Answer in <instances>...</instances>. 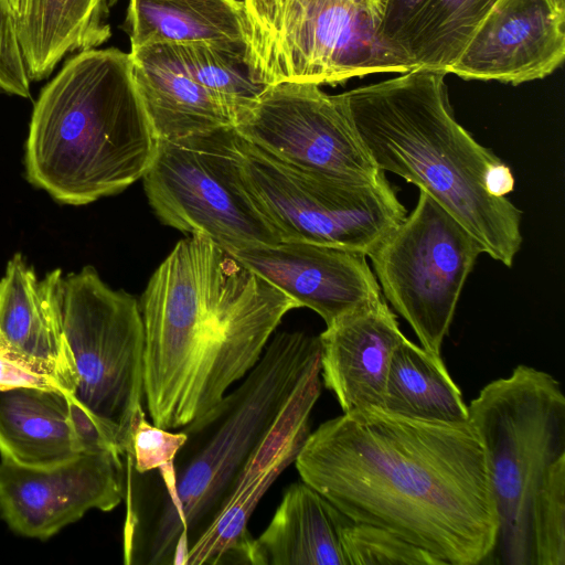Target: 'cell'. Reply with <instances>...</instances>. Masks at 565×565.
Instances as JSON below:
<instances>
[{"label":"cell","mask_w":565,"mask_h":565,"mask_svg":"<svg viewBox=\"0 0 565 565\" xmlns=\"http://www.w3.org/2000/svg\"><path fill=\"white\" fill-rule=\"evenodd\" d=\"M446 74L413 70L340 94L370 158L429 194L479 243L511 267L522 245V211L489 193L501 161L455 118Z\"/></svg>","instance_id":"277c9868"},{"label":"cell","mask_w":565,"mask_h":565,"mask_svg":"<svg viewBox=\"0 0 565 565\" xmlns=\"http://www.w3.org/2000/svg\"><path fill=\"white\" fill-rule=\"evenodd\" d=\"M320 339L281 331L242 383L181 429L174 484L161 492L125 489L126 565H184L216 519L249 457L298 390L320 373Z\"/></svg>","instance_id":"3957f363"},{"label":"cell","mask_w":565,"mask_h":565,"mask_svg":"<svg viewBox=\"0 0 565 565\" xmlns=\"http://www.w3.org/2000/svg\"><path fill=\"white\" fill-rule=\"evenodd\" d=\"M248 190L280 242H303L370 256L407 215L385 175L354 182L310 174L239 136Z\"/></svg>","instance_id":"30bf717a"},{"label":"cell","mask_w":565,"mask_h":565,"mask_svg":"<svg viewBox=\"0 0 565 565\" xmlns=\"http://www.w3.org/2000/svg\"><path fill=\"white\" fill-rule=\"evenodd\" d=\"M245 64L263 85L405 73L381 36L382 0H243Z\"/></svg>","instance_id":"52a82bcc"},{"label":"cell","mask_w":565,"mask_h":565,"mask_svg":"<svg viewBox=\"0 0 565 565\" xmlns=\"http://www.w3.org/2000/svg\"><path fill=\"white\" fill-rule=\"evenodd\" d=\"M143 402L153 425L180 429L214 407L300 308L210 238L177 243L140 298Z\"/></svg>","instance_id":"7a4b0ae2"},{"label":"cell","mask_w":565,"mask_h":565,"mask_svg":"<svg viewBox=\"0 0 565 565\" xmlns=\"http://www.w3.org/2000/svg\"><path fill=\"white\" fill-rule=\"evenodd\" d=\"M63 328L75 386L70 398L121 457L143 407L145 330L139 302L92 266L63 281Z\"/></svg>","instance_id":"ba28073f"},{"label":"cell","mask_w":565,"mask_h":565,"mask_svg":"<svg viewBox=\"0 0 565 565\" xmlns=\"http://www.w3.org/2000/svg\"><path fill=\"white\" fill-rule=\"evenodd\" d=\"M564 57V0H497L449 73L519 85L552 74Z\"/></svg>","instance_id":"9a60e30c"},{"label":"cell","mask_w":565,"mask_h":565,"mask_svg":"<svg viewBox=\"0 0 565 565\" xmlns=\"http://www.w3.org/2000/svg\"><path fill=\"white\" fill-rule=\"evenodd\" d=\"M185 440L186 434L181 428L171 431L150 424L142 407L136 415L130 444L122 455L124 465L138 473L157 470L173 462Z\"/></svg>","instance_id":"83f0119b"},{"label":"cell","mask_w":565,"mask_h":565,"mask_svg":"<svg viewBox=\"0 0 565 565\" xmlns=\"http://www.w3.org/2000/svg\"><path fill=\"white\" fill-rule=\"evenodd\" d=\"M383 408L440 423L469 422L468 406L441 358L405 338L391 359Z\"/></svg>","instance_id":"d4e9b609"},{"label":"cell","mask_w":565,"mask_h":565,"mask_svg":"<svg viewBox=\"0 0 565 565\" xmlns=\"http://www.w3.org/2000/svg\"><path fill=\"white\" fill-rule=\"evenodd\" d=\"M118 0H106L108 8L113 7Z\"/></svg>","instance_id":"1f68e13d"},{"label":"cell","mask_w":565,"mask_h":565,"mask_svg":"<svg viewBox=\"0 0 565 565\" xmlns=\"http://www.w3.org/2000/svg\"><path fill=\"white\" fill-rule=\"evenodd\" d=\"M174 47L185 72L231 110L234 122L264 88L252 78L241 54L200 43Z\"/></svg>","instance_id":"484cf974"},{"label":"cell","mask_w":565,"mask_h":565,"mask_svg":"<svg viewBox=\"0 0 565 565\" xmlns=\"http://www.w3.org/2000/svg\"><path fill=\"white\" fill-rule=\"evenodd\" d=\"M345 519L306 482L290 484L255 539V565H347L341 543Z\"/></svg>","instance_id":"7402d4cb"},{"label":"cell","mask_w":565,"mask_h":565,"mask_svg":"<svg viewBox=\"0 0 565 565\" xmlns=\"http://www.w3.org/2000/svg\"><path fill=\"white\" fill-rule=\"evenodd\" d=\"M63 281L61 269L39 281L21 254L9 260L0 280V355L71 395L75 373L63 328Z\"/></svg>","instance_id":"e0dca14e"},{"label":"cell","mask_w":565,"mask_h":565,"mask_svg":"<svg viewBox=\"0 0 565 565\" xmlns=\"http://www.w3.org/2000/svg\"><path fill=\"white\" fill-rule=\"evenodd\" d=\"M405 338L384 298L340 318L319 334L320 375L343 413L383 408L391 359Z\"/></svg>","instance_id":"ac0fdd59"},{"label":"cell","mask_w":565,"mask_h":565,"mask_svg":"<svg viewBox=\"0 0 565 565\" xmlns=\"http://www.w3.org/2000/svg\"><path fill=\"white\" fill-rule=\"evenodd\" d=\"M124 493L122 457L113 450L85 451L45 468L0 461V514L25 537L47 540L89 510L111 511Z\"/></svg>","instance_id":"4fadbf2b"},{"label":"cell","mask_w":565,"mask_h":565,"mask_svg":"<svg viewBox=\"0 0 565 565\" xmlns=\"http://www.w3.org/2000/svg\"><path fill=\"white\" fill-rule=\"evenodd\" d=\"M156 147L129 53L85 50L65 62L34 105L26 177L56 201L84 205L141 179Z\"/></svg>","instance_id":"5b68a950"},{"label":"cell","mask_w":565,"mask_h":565,"mask_svg":"<svg viewBox=\"0 0 565 565\" xmlns=\"http://www.w3.org/2000/svg\"><path fill=\"white\" fill-rule=\"evenodd\" d=\"M484 448L498 533L489 562L565 565V397L551 374L520 364L469 406Z\"/></svg>","instance_id":"8992f818"},{"label":"cell","mask_w":565,"mask_h":565,"mask_svg":"<svg viewBox=\"0 0 565 565\" xmlns=\"http://www.w3.org/2000/svg\"><path fill=\"white\" fill-rule=\"evenodd\" d=\"M381 36L408 68L449 74L497 0H382Z\"/></svg>","instance_id":"ffe728a7"},{"label":"cell","mask_w":565,"mask_h":565,"mask_svg":"<svg viewBox=\"0 0 565 565\" xmlns=\"http://www.w3.org/2000/svg\"><path fill=\"white\" fill-rule=\"evenodd\" d=\"M134 81L158 139L234 127L231 110L184 70L172 44L130 49Z\"/></svg>","instance_id":"44dd1931"},{"label":"cell","mask_w":565,"mask_h":565,"mask_svg":"<svg viewBox=\"0 0 565 565\" xmlns=\"http://www.w3.org/2000/svg\"><path fill=\"white\" fill-rule=\"evenodd\" d=\"M17 21L23 15L26 0H10Z\"/></svg>","instance_id":"4dcf8cb0"},{"label":"cell","mask_w":565,"mask_h":565,"mask_svg":"<svg viewBox=\"0 0 565 565\" xmlns=\"http://www.w3.org/2000/svg\"><path fill=\"white\" fill-rule=\"evenodd\" d=\"M294 463L350 520L391 531L447 565L484 564L494 550L495 503L470 420L359 408L309 433Z\"/></svg>","instance_id":"6da1fadb"},{"label":"cell","mask_w":565,"mask_h":565,"mask_svg":"<svg viewBox=\"0 0 565 565\" xmlns=\"http://www.w3.org/2000/svg\"><path fill=\"white\" fill-rule=\"evenodd\" d=\"M130 47L206 44L245 57L246 15L239 0H129Z\"/></svg>","instance_id":"603a6c76"},{"label":"cell","mask_w":565,"mask_h":565,"mask_svg":"<svg viewBox=\"0 0 565 565\" xmlns=\"http://www.w3.org/2000/svg\"><path fill=\"white\" fill-rule=\"evenodd\" d=\"M481 253L475 237L419 190L414 210L369 256L382 294L436 358Z\"/></svg>","instance_id":"8fae6325"},{"label":"cell","mask_w":565,"mask_h":565,"mask_svg":"<svg viewBox=\"0 0 565 565\" xmlns=\"http://www.w3.org/2000/svg\"><path fill=\"white\" fill-rule=\"evenodd\" d=\"M247 142L300 171L339 180L384 177L360 141L339 95L319 85L284 82L264 86L235 119Z\"/></svg>","instance_id":"7c38bea8"},{"label":"cell","mask_w":565,"mask_h":565,"mask_svg":"<svg viewBox=\"0 0 565 565\" xmlns=\"http://www.w3.org/2000/svg\"><path fill=\"white\" fill-rule=\"evenodd\" d=\"M341 543L347 565H447L391 531L348 516L341 526Z\"/></svg>","instance_id":"4316f807"},{"label":"cell","mask_w":565,"mask_h":565,"mask_svg":"<svg viewBox=\"0 0 565 565\" xmlns=\"http://www.w3.org/2000/svg\"><path fill=\"white\" fill-rule=\"evenodd\" d=\"M0 89L20 97H30V78L10 0H0Z\"/></svg>","instance_id":"f1b7e54d"},{"label":"cell","mask_w":565,"mask_h":565,"mask_svg":"<svg viewBox=\"0 0 565 565\" xmlns=\"http://www.w3.org/2000/svg\"><path fill=\"white\" fill-rule=\"evenodd\" d=\"M0 386L12 387H39L46 390H64L54 380L23 369L14 362L0 355Z\"/></svg>","instance_id":"f546056e"},{"label":"cell","mask_w":565,"mask_h":565,"mask_svg":"<svg viewBox=\"0 0 565 565\" xmlns=\"http://www.w3.org/2000/svg\"><path fill=\"white\" fill-rule=\"evenodd\" d=\"M300 307L317 312L330 326L383 298L366 256L303 242H280L230 253Z\"/></svg>","instance_id":"2e32d148"},{"label":"cell","mask_w":565,"mask_h":565,"mask_svg":"<svg viewBox=\"0 0 565 565\" xmlns=\"http://www.w3.org/2000/svg\"><path fill=\"white\" fill-rule=\"evenodd\" d=\"M108 11L106 0H26L17 31L30 81L47 77L67 53L107 42Z\"/></svg>","instance_id":"cb8c5ba5"},{"label":"cell","mask_w":565,"mask_h":565,"mask_svg":"<svg viewBox=\"0 0 565 565\" xmlns=\"http://www.w3.org/2000/svg\"><path fill=\"white\" fill-rule=\"evenodd\" d=\"M320 392L317 373L298 390L253 451L216 519L188 551L184 565H255L248 521L266 491L295 462L310 433V415Z\"/></svg>","instance_id":"5bb4252c"},{"label":"cell","mask_w":565,"mask_h":565,"mask_svg":"<svg viewBox=\"0 0 565 565\" xmlns=\"http://www.w3.org/2000/svg\"><path fill=\"white\" fill-rule=\"evenodd\" d=\"M111 450L62 391H0V455L18 465L45 468L85 451Z\"/></svg>","instance_id":"d6986e66"},{"label":"cell","mask_w":565,"mask_h":565,"mask_svg":"<svg viewBox=\"0 0 565 565\" xmlns=\"http://www.w3.org/2000/svg\"><path fill=\"white\" fill-rule=\"evenodd\" d=\"M141 179L151 209L170 227L228 253L280 243L248 190L234 127L158 139Z\"/></svg>","instance_id":"9c48e42d"},{"label":"cell","mask_w":565,"mask_h":565,"mask_svg":"<svg viewBox=\"0 0 565 565\" xmlns=\"http://www.w3.org/2000/svg\"><path fill=\"white\" fill-rule=\"evenodd\" d=\"M1 390H4V388H2V387L0 386V391H1Z\"/></svg>","instance_id":"d6a6232c"}]
</instances>
